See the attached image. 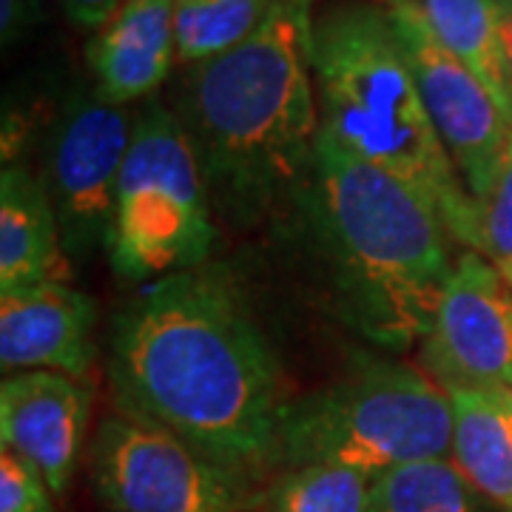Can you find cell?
Wrapping results in <instances>:
<instances>
[{"label":"cell","instance_id":"obj_17","mask_svg":"<svg viewBox=\"0 0 512 512\" xmlns=\"http://www.w3.org/2000/svg\"><path fill=\"white\" fill-rule=\"evenodd\" d=\"M365 512H493L450 458H427L373 478Z\"/></svg>","mask_w":512,"mask_h":512},{"label":"cell","instance_id":"obj_23","mask_svg":"<svg viewBox=\"0 0 512 512\" xmlns=\"http://www.w3.org/2000/svg\"><path fill=\"white\" fill-rule=\"evenodd\" d=\"M57 3L69 15L74 26L97 32V29H103L120 12V6L126 0H57Z\"/></svg>","mask_w":512,"mask_h":512},{"label":"cell","instance_id":"obj_21","mask_svg":"<svg viewBox=\"0 0 512 512\" xmlns=\"http://www.w3.org/2000/svg\"><path fill=\"white\" fill-rule=\"evenodd\" d=\"M0 512H55V493L26 458L0 447Z\"/></svg>","mask_w":512,"mask_h":512},{"label":"cell","instance_id":"obj_4","mask_svg":"<svg viewBox=\"0 0 512 512\" xmlns=\"http://www.w3.org/2000/svg\"><path fill=\"white\" fill-rule=\"evenodd\" d=\"M319 131L402 180L464 251H484L481 205L436 134L387 9L353 3L313 20Z\"/></svg>","mask_w":512,"mask_h":512},{"label":"cell","instance_id":"obj_26","mask_svg":"<svg viewBox=\"0 0 512 512\" xmlns=\"http://www.w3.org/2000/svg\"><path fill=\"white\" fill-rule=\"evenodd\" d=\"M504 3H512V0H504Z\"/></svg>","mask_w":512,"mask_h":512},{"label":"cell","instance_id":"obj_16","mask_svg":"<svg viewBox=\"0 0 512 512\" xmlns=\"http://www.w3.org/2000/svg\"><path fill=\"white\" fill-rule=\"evenodd\" d=\"M424 18L450 55H456L481 86L493 94L501 114L512 126V83L501 35H498V0H419Z\"/></svg>","mask_w":512,"mask_h":512},{"label":"cell","instance_id":"obj_19","mask_svg":"<svg viewBox=\"0 0 512 512\" xmlns=\"http://www.w3.org/2000/svg\"><path fill=\"white\" fill-rule=\"evenodd\" d=\"M373 478L348 467H288L265 498V512H365Z\"/></svg>","mask_w":512,"mask_h":512},{"label":"cell","instance_id":"obj_13","mask_svg":"<svg viewBox=\"0 0 512 512\" xmlns=\"http://www.w3.org/2000/svg\"><path fill=\"white\" fill-rule=\"evenodd\" d=\"M174 0H126L86 46L94 92L106 103L128 106L154 97L177 63Z\"/></svg>","mask_w":512,"mask_h":512},{"label":"cell","instance_id":"obj_14","mask_svg":"<svg viewBox=\"0 0 512 512\" xmlns=\"http://www.w3.org/2000/svg\"><path fill=\"white\" fill-rule=\"evenodd\" d=\"M69 256L46 183L23 165L0 174V293L40 282H66Z\"/></svg>","mask_w":512,"mask_h":512},{"label":"cell","instance_id":"obj_25","mask_svg":"<svg viewBox=\"0 0 512 512\" xmlns=\"http://www.w3.org/2000/svg\"><path fill=\"white\" fill-rule=\"evenodd\" d=\"M174 3H208V0H174Z\"/></svg>","mask_w":512,"mask_h":512},{"label":"cell","instance_id":"obj_24","mask_svg":"<svg viewBox=\"0 0 512 512\" xmlns=\"http://www.w3.org/2000/svg\"><path fill=\"white\" fill-rule=\"evenodd\" d=\"M498 35H501L504 66L512 83V3H504V0H498Z\"/></svg>","mask_w":512,"mask_h":512},{"label":"cell","instance_id":"obj_10","mask_svg":"<svg viewBox=\"0 0 512 512\" xmlns=\"http://www.w3.org/2000/svg\"><path fill=\"white\" fill-rule=\"evenodd\" d=\"M421 345L427 373L441 387L512 393V288L487 256H458Z\"/></svg>","mask_w":512,"mask_h":512},{"label":"cell","instance_id":"obj_20","mask_svg":"<svg viewBox=\"0 0 512 512\" xmlns=\"http://www.w3.org/2000/svg\"><path fill=\"white\" fill-rule=\"evenodd\" d=\"M478 205H481V237H484L481 256L493 262L495 271L512 288V137L493 188Z\"/></svg>","mask_w":512,"mask_h":512},{"label":"cell","instance_id":"obj_7","mask_svg":"<svg viewBox=\"0 0 512 512\" xmlns=\"http://www.w3.org/2000/svg\"><path fill=\"white\" fill-rule=\"evenodd\" d=\"M92 481L109 512H254L251 481L200 456L183 439L137 413L100 421Z\"/></svg>","mask_w":512,"mask_h":512},{"label":"cell","instance_id":"obj_5","mask_svg":"<svg viewBox=\"0 0 512 512\" xmlns=\"http://www.w3.org/2000/svg\"><path fill=\"white\" fill-rule=\"evenodd\" d=\"M453 404L427 370L367 365L328 390L288 404L279 461L333 464L367 478L393 467L450 458Z\"/></svg>","mask_w":512,"mask_h":512},{"label":"cell","instance_id":"obj_1","mask_svg":"<svg viewBox=\"0 0 512 512\" xmlns=\"http://www.w3.org/2000/svg\"><path fill=\"white\" fill-rule=\"evenodd\" d=\"M111 379L123 410L237 476L254 481L279 461V365L222 268L165 276L117 313Z\"/></svg>","mask_w":512,"mask_h":512},{"label":"cell","instance_id":"obj_6","mask_svg":"<svg viewBox=\"0 0 512 512\" xmlns=\"http://www.w3.org/2000/svg\"><path fill=\"white\" fill-rule=\"evenodd\" d=\"M217 239L211 191L180 114L148 97L134 114L123 163L109 262L126 282H160L208 265Z\"/></svg>","mask_w":512,"mask_h":512},{"label":"cell","instance_id":"obj_9","mask_svg":"<svg viewBox=\"0 0 512 512\" xmlns=\"http://www.w3.org/2000/svg\"><path fill=\"white\" fill-rule=\"evenodd\" d=\"M384 9L419 83L421 100L439 140L456 165L461 183L481 202L501 171L512 126L493 94L456 55L447 52V46L430 29L419 0H390Z\"/></svg>","mask_w":512,"mask_h":512},{"label":"cell","instance_id":"obj_12","mask_svg":"<svg viewBox=\"0 0 512 512\" xmlns=\"http://www.w3.org/2000/svg\"><path fill=\"white\" fill-rule=\"evenodd\" d=\"M97 305L66 282L0 293V365L6 373L57 370L74 379L94 365Z\"/></svg>","mask_w":512,"mask_h":512},{"label":"cell","instance_id":"obj_22","mask_svg":"<svg viewBox=\"0 0 512 512\" xmlns=\"http://www.w3.org/2000/svg\"><path fill=\"white\" fill-rule=\"evenodd\" d=\"M46 0H0V40L3 46L18 43L43 20Z\"/></svg>","mask_w":512,"mask_h":512},{"label":"cell","instance_id":"obj_3","mask_svg":"<svg viewBox=\"0 0 512 512\" xmlns=\"http://www.w3.org/2000/svg\"><path fill=\"white\" fill-rule=\"evenodd\" d=\"M308 185L350 322L384 348L424 342L456 265L439 214L322 131Z\"/></svg>","mask_w":512,"mask_h":512},{"label":"cell","instance_id":"obj_8","mask_svg":"<svg viewBox=\"0 0 512 512\" xmlns=\"http://www.w3.org/2000/svg\"><path fill=\"white\" fill-rule=\"evenodd\" d=\"M134 134L128 106L106 103L92 89L69 94L49 137V197L72 262L109 251L117 185Z\"/></svg>","mask_w":512,"mask_h":512},{"label":"cell","instance_id":"obj_2","mask_svg":"<svg viewBox=\"0 0 512 512\" xmlns=\"http://www.w3.org/2000/svg\"><path fill=\"white\" fill-rule=\"evenodd\" d=\"M311 46V0H274L254 35L185 77L177 114L231 220H259L311 183L322 126Z\"/></svg>","mask_w":512,"mask_h":512},{"label":"cell","instance_id":"obj_11","mask_svg":"<svg viewBox=\"0 0 512 512\" xmlns=\"http://www.w3.org/2000/svg\"><path fill=\"white\" fill-rule=\"evenodd\" d=\"M89 399L86 384L57 370H23L0 384V447L37 467L55 498L72 487Z\"/></svg>","mask_w":512,"mask_h":512},{"label":"cell","instance_id":"obj_15","mask_svg":"<svg viewBox=\"0 0 512 512\" xmlns=\"http://www.w3.org/2000/svg\"><path fill=\"white\" fill-rule=\"evenodd\" d=\"M453 404L450 461L495 512H512V393L444 387Z\"/></svg>","mask_w":512,"mask_h":512},{"label":"cell","instance_id":"obj_18","mask_svg":"<svg viewBox=\"0 0 512 512\" xmlns=\"http://www.w3.org/2000/svg\"><path fill=\"white\" fill-rule=\"evenodd\" d=\"M274 0H208V3H177L174 37L177 60L197 66L220 57L254 35L268 18Z\"/></svg>","mask_w":512,"mask_h":512}]
</instances>
